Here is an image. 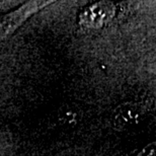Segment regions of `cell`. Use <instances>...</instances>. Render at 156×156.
<instances>
[{
	"label": "cell",
	"instance_id": "cell-1",
	"mask_svg": "<svg viewBox=\"0 0 156 156\" xmlns=\"http://www.w3.org/2000/svg\"><path fill=\"white\" fill-rule=\"evenodd\" d=\"M143 119V110L134 102H124L115 110L113 126L118 131H127L136 127Z\"/></svg>",
	"mask_w": 156,
	"mask_h": 156
},
{
	"label": "cell",
	"instance_id": "cell-2",
	"mask_svg": "<svg viewBox=\"0 0 156 156\" xmlns=\"http://www.w3.org/2000/svg\"><path fill=\"white\" fill-rule=\"evenodd\" d=\"M63 110V108H62ZM75 117H76V113H74L73 111H66L63 110L60 112V116L59 119L60 120H63L64 123H71V122H75Z\"/></svg>",
	"mask_w": 156,
	"mask_h": 156
},
{
	"label": "cell",
	"instance_id": "cell-3",
	"mask_svg": "<svg viewBox=\"0 0 156 156\" xmlns=\"http://www.w3.org/2000/svg\"><path fill=\"white\" fill-rule=\"evenodd\" d=\"M137 156H156V144L150 143L139 152Z\"/></svg>",
	"mask_w": 156,
	"mask_h": 156
}]
</instances>
